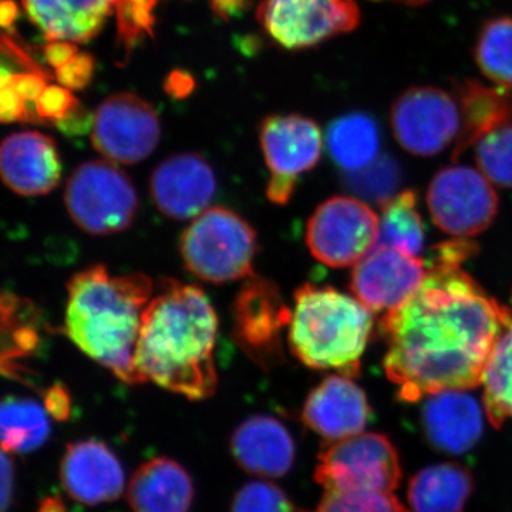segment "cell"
<instances>
[{
    "mask_svg": "<svg viewBox=\"0 0 512 512\" xmlns=\"http://www.w3.org/2000/svg\"><path fill=\"white\" fill-rule=\"evenodd\" d=\"M476 251L477 245L463 238L439 245L420 288L384 316V370L406 402L481 384L512 312L461 268Z\"/></svg>",
    "mask_w": 512,
    "mask_h": 512,
    "instance_id": "cell-1",
    "label": "cell"
},
{
    "mask_svg": "<svg viewBox=\"0 0 512 512\" xmlns=\"http://www.w3.org/2000/svg\"><path fill=\"white\" fill-rule=\"evenodd\" d=\"M217 335V313L204 291L165 279L143 313L134 366L144 383L194 402L208 399L218 386Z\"/></svg>",
    "mask_w": 512,
    "mask_h": 512,
    "instance_id": "cell-2",
    "label": "cell"
},
{
    "mask_svg": "<svg viewBox=\"0 0 512 512\" xmlns=\"http://www.w3.org/2000/svg\"><path fill=\"white\" fill-rule=\"evenodd\" d=\"M153 296L154 284L147 275H113L104 265L89 266L67 284L64 333L121 382L143 384L134 353Z\"/></svg>",
    "mask_w": 512,
    "mask_h": 512,
    "instance_id": "cell-3",
    "label": "cell"
},
{
    "mask_svg": "<svg viewBox=\"0 0 512 512\" xmlns=\"http://www.w3.org/2000/svg\"><path fill=\"white\" fill-rule=\"evenodd\" d=\"M372 329V311L359 299L306 284L295 292L288 345L311 369L357 376Z\"/></svg>",
    "mask_w": 512,
    "mask_h": 512,
    "instance_id": "cell-4",
    "label": "cell"
},
{
    "mask_svg": "<svg viewBox=\"0 0 512 512\" xmlns=\"http://www.w3.org/2000/svg\"><path fill=\"white\" fill-rule=\"evenodd\" d=\"M185 268L210 284L245 281L255 275V229L237 212L208 208L194 218L180 242Z\"/></svg>",
    "mask_w": 512,
    "mask_h": 512,
    "instance_id": "cell-5",
    "label": "cell"
},
{
    "mask_svg": "<svg viewBox=\"0 0 512 512\" xmlns=\"http://www.w3.org/2000/svg\"><path fill=\"white\" fill-rule=\"evenodd\" d=\"M64 204L82 231L106 237L133 224L138 195L131 178L111 161H86L67 180Z\"/></svg>",
    "mask_w": 512,
    "mask_h": 512,
    "instance_id": "cell-6",
    "label": "cell"
},
{
    "mask_svg": "<svg viewBox=\"0 0 512 512\" xmlns=\"http://www.w3.org/2000/svg\"><path fill=\"white\" fill-rule=\"evenodd\" d=\"M402 480L399 453L383 434L359 433L322 448L315 481L333 493H392Z\"/></svg>",
    "mask_w": 512,
    "mask_h": 512,
    "instance_id": "cell-7",
    "label": "cell"
},
{
    "mask_svg": "<svg viewBox=\"0 0 512 512\" xmlns=\"http://www.w3.org/2000/svg\"><path fill=\"white\" fill-rule=\"evenodd\" d=\"M291 320V308L274 281L258 275L245 279L232 303V336L255 365L271 370L284 362V333Z\"/></svg>",
    "mask_w": 512,
    "mask_h": 512,
    "instance_id": "cell-8",
    "label": "cell"
},
{
    "mask_svg": "<svg viewBox=\"0 0 512 512\" xmlns=\"http://www.w3.org/2000/svg\"><path fill=\"white\" fill-rule=\"evenodd\" d=\"M379 217L362 200L329 198L306 224V244L311 254L332 268L356 265L376 247Z\"/></svg>",
    "mask_w": 512,
    "mask_h": 512,
    "instance_id": "cell-9",
    "label": "cell"
},
{
    "mask_svg": "<svg viewBox=\"0 0 512 512\" xmlns=\"http://www.w3.org/2000/svg\"><path fill=\"white\" fill-rule=\"evenodd\" d=\"M390 126L397 143L417 157L437 156L460 134V110L454 94L440 87L413 86L390 109Z\"/></svg>",
    "mask_w": 512,
    "mask_h": 512,
    "instance_id": "cell-10",
    "label": "cell"
},
{
    "mask_svg": "<svg viewBox=\"0 0 512 512\" xmlns=\"http://www.w3.org/2000/svg\"><path fill=\"white\" fill-rule=\"evenodd\" d=\"M427 205L441 231L457 238H470L493 224L498 197L481 171L451 165L434 175L427 191Z\"/></svg>",
    "mask_w": 512,
    "mask_h": 512,
    "instance_id": "cell-11",
    "label": "cell"
},
{
    "mask_svg": "<svg viewBox=\"0 0 512 512\" xmlns=\"http://www.w3.org/2000/svg\"><path fill=\"white\" fill-rule=\"evenodd\" d=\"M256 18L285 49H308L352 32L360 23L356 0H261Z\"/></svg>",
    "mask_w": 512,
    "mask_h": 512,
    "instance_id": "cell-12",
    "label": "cell"
},
{
    "mask_svg": "<svg viewBox=\"0 0 512 512\" xmlns=\"http://www.w3.org/2000/svg\"><path fill=\"white\" fill-rule=\"evenodd\" d=\"M262 153L271 171L266 195L276 205L291 200L299 175L313 170L322 156L318 124L299 114L266 117L259 128Z\"/></svg>",
    "mask_w": 512,
    "mask_h": 512,
    "instance_id": "cell-13",
    "label": "cell"
},
{
    "mask_svg": "<svg viewBox=\"0 0 512 512\" xmlns=\"http://www.w3.org/2000/svg\"><path fill=\"white\" fill-rule=\"evenodd\" d=\"M93 147L111 163L133 165L156 151L161 138L157 111L136 94L119 93L93 114Z\"/></svg>",
    "mask_w": 512,
    "mask_h": 512,
    "instance_id": "cell-14",
    "label": "cell"
},
{
    "mask_svg": "<svg viewBox=\"0 0 512 512\" xmlns=\"http://www.w3.org/2000/svg\"><path fill=\"white\" fill-rule=\"evenodd\" d=\"M426 275L420 256L376 245L353 268L350 289L370 311L390 312L420 288Z\"/></svg>",
    "mask_w": 512,
    "mask_h": 512,
    "instance_id": "cell-15",
    "label": "cell"
},
{
    "mask_svg": "<svg viewBox=\"0 0 512 512\" xmlns=\"http://www.w3.org/2000/svg\"><path fill=\"white\" fill-rule=\"evenodd\" d=\"M150 192L165 217L191 220L208 210L217 192V177L200 154H175L157 165L151 174Z\"/></svg>",
    "mask_w": 512,
    "mask_h": 512,
    "instance_id": "cell-16",
    "label": "cell"
},
{
    "mask_svg": "<svg viewBox=\"0 0 512 512\" xmlns=\"http://www.w3.org/2000/svg\"><path fill=\"white\" fill-rule=\"evenodd\" d=\"M60 481L77 503H113L123 494L126 476L119 457L103 441L87 439L69 444L60 463Z\"/></svg>",
    "mask_w": 512,
    "mask_h": 512,
    "instance_id": "cell-17",
    "label": "cell"
},
{
    "mask_svg": "<svg viewBox=\"0 0 512 512\" xmlns=\"http://www.w3.org/2000/svg\"><path fill=\"white\" fill-rule=\"evenodd\" d=\"M0 178L9 190L37 197L62 180V160L55 140L39 131L10 134L0 143Z\"/></svg>",
    "mask_w": 512,
    "mask_h": 512,
    "instance_id": "cell-18",
    "label": "cell"
},
{
    "mask_svg": "<svg viewBox=\"0 0 512 512\" xmlns=\"http://www.w3.org/2000/svg\"><path fill=\"white\" fill-rule=\"evenodd\" d=\"M370 412L366 393L349 376L332 375L306 397L302 421L323 439L338 441L362 433Z\"/></svg>",
    "mask_w": 512,
    "mask_h": 512,
    "instance_id": "cell-19",
    "label": "cell"
},
{
    "mask_svg": "<svg viewBox=\"0 0 512 512\" xmlns=\"http://www.w3.org/2000/svg\"><path fill=\"white\" fill-rule=\"evenodd\" d=\"M231 453L238 466L252 476L284 477L295 463V440L281 421L258 414L242 421L235 429Z\"/></svg>",
    "mask_w": 512,
    "mask_h": 512,
    "instance_id": "cell-20",
    "label": "cell"
},
{
    "mask_svg": "<svg viewBox=\"0 0 512 512\" xmlns=\"http://www.w3.org/2000/svg\"><path fill=\"white\" fill-rule=\"evenodd\" d=\"M421 421L431 446L448 454L466 453L483 434V410L466 390L430 394Z\"/></svg>",
    "mask_w": 512,
    "mask_h": 512,
    "instance_id": "cell-21",
    "label": "cell"
},
{
    "mask_svg": "<svg viewBox=\"0 0 512 512\" xmlns=\"http://www.w3.org/2000/svg\"><path fill=\"white\" fill-rule=\"evenodd\" d=\"M453 94L460 110L461 128L453 158L498 128L512 126V86L480 80L464 79L453 82Z\"/></svg>",
    "mask_w": 512,
    "mask_h": 512,
    "instance_id": "cell-22",
    "label": "cell"
},
{
    "mask_svg": "<svg viewBox=\"0 0 512 512\" xmlns=\"http://www.w3.org/2000/svg\"><path fill=\"white\" fill-rule=\"evenodd\" d=\"M194 484L181 464L168 457H156L137 468L127 488L133 512H190Z\"/></svg>",
    "mask_w": 512,
    "mask_h": 512,
    "instance_id": "cell-23",
    "label": "cell"
},
{
    "mask_svg": "<svg viewBox=\"0 0 512 512\" xmlns=\"http://www.w3.org/2000/svg\"><path fill=\"white\" fill-rule=\"evenodd\" d=\"M22 5L47 40L86 43L103 29L114 0H22Z\"/></svg>",
    "mask_w": 512,
    "mask_h": 512,
    "instance_id": "cell-24",
    "label": "cell"
},
{
    "mask_svg": "<svg viewBox=\"0 0 512 512\" xmlns=\"http://www.w3.org/2000/svg\"><path fill=\"white\" fill-rule=\"evenodd\" d=\"M40 311L35 303L10 292H0V376L26 383L20 362L40 346Z\"/></svg>",
    "mask_w": 512,
    "mask_h": 512,
    "instance_id": "cell-25",
    "label": "cell"
},
{
    "mask_svg": "<svg viewBox=\"0 0 512 512\" xmlns=\"http://www.w3.org/2000/svg\"><path fill=\"white\" fill-rule=\"evenodd\" d=\"M473 488L470 470L444 463L419 471L410 481L407 495L413 512H463Z\"/></svg>",
    "mask_w": 512,
    "mask_h": 512,
    "instance_id": "cell-26",
    "label": "cell"
},
{
    "mask_svg": "<svg viewBox=\"0 0 512 512\" xmlns=\"http://www.w3.org/2000/svg\"><path fill=\"white\" fill-rule=\"evenodd\" d=\"M326 144L332 160L342 170L353 173L379 157L380 128L369 114H345L330 124Z\"/></svg>",
    "mask_w": 512,
    "mask_h": 512,
    "instance_id": "cell-27",
    "label": "cell"
},
{
    "mask_svg": "<svg viewBox=\"0 0 512 512\" xmlns=\"http://www.w3.org/2000/svg\"><path fill=\"white\" fill-rule=\"evenodd\" d=\"M49 436V413L39 403L13 396L0 402V447L3 450L33 453Z\"/></svg>",
    "mask_w": 512,
    "mask_h": 512,
    "instance_id": "cell-28",
    "label": "cell"
},
{
    "mask_svg": "<svg viewBox=\"0 0 512 512\" xmlns=\"http://www.w3.org/2000/svg\"><path fill=\"white\" fill-rule=\"evenodd\" d=\"M481 384L485 413L491 424L500 429L512 419V315L488 356Z\"/></svg>",
    "mask_w": 512,
    "mask_h": 512,
    "instance_id": "cell-29",
    "label": "cell"
},
{
    "mask_svg": "<svg viewBox=\"0 0 512 512\" xmlns=\"http://www.w3.org/2000/svg\"><path fill=\"white\" fill-rule=\"evenodd\" d=\"M376 245L420 256L424 249V227L417 211L416 192L407 190L382 205Z\"/></svg>",
    "mask_w": 512,
    "mask_h": 512,
    "instance_id": "cell-30",
    "label": "cell"
},
{
    "mask_svg": "<svg viewBox=\"0 0 512 512\" xmlns=\"http://www.w3.org/2000/svg\"><path fill=\"white\" fill-rule=\"evenodd\" d=\"M478 69L495 84L512 86V18L488 19L478 32L473 49Z\"/></svg>",
    "mask_w": 512,
    "mask_h": 512,
    "instance_id": "cell-31",
    "label": "cell"
},
{
    "mask_svg": "<svg viewBox=\"0 0 512 512\" xmlns=\"http://www.w3.org/2000/svg\"><path fill=\"white\" fill-rule=\"evenodd\" d=\"M160 0H114L117 18V49L124 63L146 37L154 36V9Z\"/></svg>",
    "mask_w": 512,
    "mask_h": 512,
    "instance_id": "cell-32",
    "label": "cell"
},
{
    "mask_svg": "<svg viewBox=\"0 0 512 512\" xmlns=\"http://www.w3.org/2000/svg\"><path fill=\"white\" fill-rule=\"evenodd\" d=\"M476 158L478 168L491 183L512 188V126L498 128L481 138Z\"/></svg>",
    "mask_w": 512,
    "mask_h": 512,
    "instance_id": "cell-33",
    "label": "cell"
},
{
    "mask_svg": "<svg viewBox=\"0 0 512 512\" xmlns=\"http://www.w3.org/2000/svg\"><path fill=\"white\" fill-rule=\"evenodd\" d=\"M399 181V167L389 157H377L372 164L348 175V184L353 191L380 205L394 197Z\"/></svg>",
    "mask_w": 512,
    "mask_h": 512,
    "instance_id": "cell-34",
    "label": "cell"
},
{
    "mask_svg": "<svg viewBox=\"0 0 512 512\" xmlns=\"http://www.w3.org/2000/svg\"><path fill=\"white\" fill-rule=\"evenodd\" d=\"M229 512H296L291 498L269 481H252L235 494Z\"/></svg>",
    "mask_w": 512,
    "mask_h": 512,
    "instance_id": "cell-35",
    "label": "cell"
},
{
    "mask_svg": "<svg viewBox=\"0 0 512 512\" xmlns=\"http://www.w3.org/2000/svg\"><path fill=\"white\" fill-rule=\"evenodd\" d=\"M311 512H406L392 493H333L326 491Z\"/></svg>",
    "mask_w": 512,
    "mask_h": 512,
    "instance_id": "cell-36",
    "label": "cell"
},
{
    "mask_svg": "<svg viewBox=\"0 0 512 512\" xmlns=\"http://www.w3.org/2000/svg\"><path fill=\"white\" fill-rule=\"evenodd\" d=\"M80 106L82 104L76 99L72 90L63 86H56V84H47L46 89L37 99L33 110H35L37 124L56 126L57 123L67 119Z\"/></svg>",
    "mask_w": 512,
    "mask_h": 512,
    "instance_id": "cell-37",
    "label": "cell"
},
{
    "mask_svg": "<svg viewBox=\"0 0 512 512\" xmlns=\"http://www.w3.org/2000/svg\"><path fill=\"white\" fill-rule=\"evenodd\" d=\"M57 82L72 92L86 89L92 82L94 59L89 53L79 52L69 63L55 70Z\"/></svg>",
    "mask_w": 512,
    "mask_h": 512,
    "instance_id": "cell-38",
    "label": "cell"
},
{
    "mask_svg": "<svg viewBox=\"0 0 512 512\" xmlns=\"http://www.w3.org/2000/svg\"><path fill=\"white\" fill-rule=\"evenodd\" d=\"M36 124L35 114L12 86L0 87V123Z\"/></svg>",
    "mask_w": 512,
    "mask_h": 512,
    "instance_id": "cell-39",
    "label": "cell"
},
{
    "mask_svg": "<svg viewBox=\"0 0 512 512\" xmlns=\"http://www.w3.org/2000/svg\"><path fill=\"white\" fill-rule=\"evenodd\" d=\"M45 409L57 421H66L72 412V399L63 384L56 383L45 392Z\"/></svg>",
    "mask_w": 512,
    "mask_h": 512,
    "instance_id": "cell-40",
    "label": "cell"
},
{
    "mask_svg": "<svg viewBox=\"0 0 512 512\" xmlns=\"http://www.w3.org/2000/svg\"><path fill=\"white\" fill-rule=\"evenodd\" d=\"M8 451L0 447V512H8L15 493V468Z\"/></svg>",
    "mask_w": 512,
    "mask_h": 512,
    "instance_id": "cell-41",
    "label": "cell"
},
{
    "mask_svg": "<svg viewBox=\"0 0 512 512\" xmlns=\"http://www.w3.org/2000/svg\"><path fill=\"white\" fill-rule=\"evenodd\" d=\"M77 53H79L77 46L66 40H49V43L43 47L47 64L55 70L69 63Z\"/></svg>",
    "mask_w": 512,
    "mask_h": 512,
    "instance_id": "cell-42",
    "label": "cell"
},
{
    "mask_svg": "<svg viewBox=\"0 0 512 512\" xmlns=\"http://www.w3.org/2000/svg\"><path fill=\"white\" fill-rule=\"evenodd\" d=\"M93 126V116L83 106L73 111L67 119L56 124L63 134L69 137L83 136Z\"/></svg>",
    "mask_w": 512,
    "mask_h": 512,
    "instance_id": "cell-43",
    "label": "cell"
},
{
    "mask_svg": "<svg viewBox=\"0 0 512 512\" xmlns=\"http://www.w3.org/2000/svg\"><path fill=\"white\" fill-rule=\"evenodd\" d=\"M164 89L168 96L174 97V99H185V97L190 96L194 92V77H192V74L185 72V70H174L165 79Z\"/></svg>",
    "mask_w": 512,
    "mask_h": 512,
    "instance_id": "cell-44",
    "label": "cell"
},
{
    "mask_svg": "<svg viewBox=\"0 0 512 512\" xmlns=\"http://www.w3.org/2000/svg\"><path fill=\"white\" fill-rule=\"evenodd\" d=\"M211 8L218 18L231 20L247 12L249 0H211Z\"/></svg>",
    "mask_w": 512,
    "mask_h": 512,
    "instance_id": "cell-45",
    "label": "cell"
},
{
    "mask_svg": "<svg viewBox=\"0 0 512 512\" xmlns=\"http://www.w3.org/2000/svg\"><path fill=\"white\" fill-rule=\"evenodd\" d=\"M20 16L15 0H0V32H13Z\"/></svg>",
    "mask_w": 512,
    "mask_h": 512,
    "instance_id": "cell-46",
    "label": "cell"
},
{
    "mask_svg": "<svg viewBox=\"0 0 512 512\" xmlns=\"http://www.w3.org/2000/svg\"><path fill=\"white\" fill-rule=\"evenodd\" d=\"M37 512H67V508L62 498L52 495V497H46L45 500H42Z\"/></svg>",
    "mask_w": 512,
    "mask_h": 512,
    "instance_id": "cell-47",
    "label": "cell"
},
{
    "mask_svg": "<svg viewBox=\"0 0 512 512\" xmlns=\"http://www.w3.org/2000/svg\"><path fill=\"white\" fill-rule=\"evenodd\" d=\"M375 2H382V0H375ZM399 5L412 6V8H419V6L427 5L431 0H392Z\"/></svg>",
    "mask_w": 512,
    "mask_h": 512,
    "instance_id": "cell-48",
    "label": "cell"
}]
</instances>
